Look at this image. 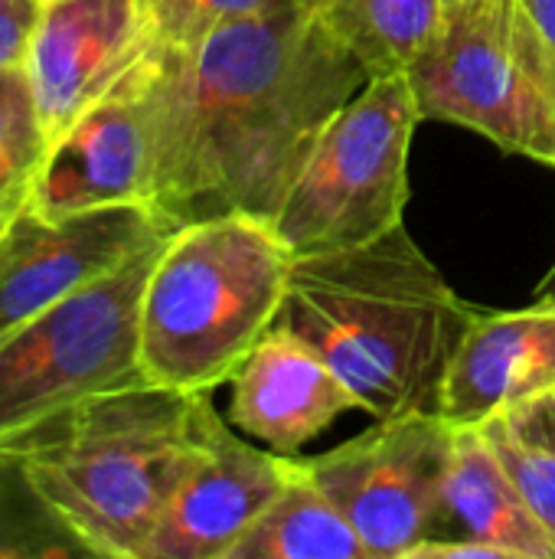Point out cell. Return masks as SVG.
I'll return each instance as SVG.
<instances>
[{"label": "cell", "instance_id": "11", "mask_svg": "<svg viewBox=\"0 0 555 559\" xmlns=\"http://www.w3.org/2000/svg\"><path fill=\"white\" fill-rule=\"evenodd\" d=\"M160 46L65 134L46 144L29 210L49 219L150 203V79ZM154 206V203H150Z\"/></svg>", "mask_w": 555, "mask_h": 559}, {"label": "cell", "instance_id": "22", "mask_svg": "<svg viewBox=\"0 0 555 559\" xmlns=\"http://www.w3.org/2000/svg\"><path fill=\"white\" fill-rule=\"evenodd\" d=\"M504 419L523 442L543 449L555 459V386L514 406L510 413H504Z\"/></svg>", "mask_w": 555, "mask_h": 559}, {"label": "cell", "instance_id": "8", "mask_svg": "<svg viewBox=\"0 0 555 559\" xmlns=\"http://www.w3.org/2000/svg\"><path fill=\"white\" fill-rule=\"evenodd\" d=\"M455 449V423L438 409L376 419L357 439L304 459L314 481L353 524L370 559H409L432 540Z\"/></svg>", "mask_w": 555, "mask_h": 559}, {"label": "cell", "instance_id": "18", "mask_svg": "<svg viewBox=\"0 0 555 559\" xmlns=\"http://www.w3.org/2000/svg\"><path fill=\"white\" fill-rule=\"evenodd\" d=\"M46 138L36 118L26 72H0V242L23 210H29Z\"/></svg>", "mask_w": 555, "mask_h": 559}, {"label": "cell", "instance_id": "19", "mask_svg": "<svg viewBox=\"0 0 555 559\" xmlns=\"http://www.w3.org/2000/svg\"><path fill=\"white\" fill-rule=\"evenodd\" d=\"M285 0H150L157 43L164 49H190L209 33L258 16Z\"/></svg>", "mask_w": 555, "mask_h": 559}, {"label": "cell", "instance_id": "17", "mask_svg": "<svg viewBox=\"0 0 555 559\" xmlns=\"http://www.w3.org/2000/svg\"><path fill=\"white\" fill-rule=\"evenodd\" d=\"M370 79L409 72L442 29L448 0H314Z\"/></svg>", "mask_w": 555, "mask_h": 559}, {"label": "cell", "instance_id": "1", "mask_svg": "<svg viewBox=\"0 0 555 559\" xmlns=\"http://www.w3.org/2000/svg\"><path fill=\"white\" fill-rule=\"evenodd\" d=\"M366 79L314 0H285L190 49L160 46L150 203L180 226L229 213L275 223L317 134Z\"/></svg>", "mask_w": 555, "mask_h": 559}, {"label": "cell", "instance_id": "4", "mask_svg": "<svg viewBox=\"0 0 555 559\" xmlns=\"http://www.w3.org/2000/svg\"><path fill=\"white\" fill-rule=\"evenodd\" d=\"M291 262L275 223L249 213L170 233L141 298L144 380L183 393L226 386L278 321Z\"/></svg>", "mask_w": 555, "mask_h": 559}, {"label": "cell", "instance_id": "13", "mask_svg": "<svg viewBox=\"0 0 555 559\" xmlns=\"http://www.w3.org/2000/svg\"><path fill=\"white\" fill-rule=\"evenodd\" d=\"M229 386V426L278 455H298L343 413L360 409L330 364L281 324L245 354Z\"/></svg>", "mask_w": 555, "mask_h": 559}, {"label": "cell", "instance_id": "24", "mask_svg": "<svg viewBox=\"0 0 555 559\" xmlns=\"http://www.w3.org/2000/svg\"><path fill=\"white\" fill-rule=\"evenodd\" d=\"M536 298H555V262L546 269V275L536 285Z\"/></svg>", "mask_w": 555, "mask_h": 559}, {"label": "cell", "instance_id": "15", "mask_svg": "<svg viewBox=\"0 0 555 559\" xmlns=\"http://www.w3.org/2000/svg\"><path fill=\"white\" fill-rule=\"evenodd\" d=\"M435 537L487 540L514 559H555V540L527 504L484 426H455Z\"/></svg>", "mask_w": 555, "mask_h": 559}, {"label": "cell", "instance_id": "23", "mask_svg": "<svg viewBox=\"0 0 555 559\" xmlns=\"http://www.w3.org/2000/svg\"><path fill=\"white\" fill-rule=\"evenodd\" d=\"M536 26L546 33V39L555 46V0H523Z\"/></svg>", "mask_w": 555, "mask_h": 559}, {"label": "cell", "instance_id": "20", "mask_svg": "<svg viewBox=\"0 0 555 559\" xmlns=\"http://www.w3.org/2000/svg\"><path fill=\"white\" fill-rule=\"evenodd\" d=\"M494 442V449L500 452V459L507 462L510 475L517 478L527 504L533 508V514L540 518V524L550 531L555 540V459L546 455L543 449L523 442L504 416H494L487 423H481Z\"/></svg>", "mask_w": 555, "mask_h": 559}, {"label": "cell", "instance_id": "14", "mask_svg": "<svg viewBox=\"0 0 555 559\" xmlns=\"http://www.w3.org/2000/svg\"><path fill=\"white\" fill-rule=\"evenodd\" d=\"M555 386V298L523 311H478L438 396L455 426H481Z\"/></svg>", "mask_w": 555, "mask_h": 559}, {"label": "cell", "instance_id": "9", "mask_svg": "<svg viewBox=\"0 0 555 559\" xmlns=\"http://www.w3.org/2000/svg\"><path fill=\"white\" fill-rule=\"evenodd\" d=\"M177 219L150 203L101 206L62 219L23 210L0 242V341L111 275L154 242H164Z\"/></svg>", "mask_w": 555, "mask_h": 559}, {"label": "cell", "instance_id": "16", "mask_svg": "<svg viewBox=\"0 0 555 559\" xmlns=\"http://www.w3.org/2000/svg\"><path fill=\"white\" fill-rule=\"evenodd\" d=\"M229 559H370L353 524L314 481L304 459L291 455V472L272 504L258 514Z\"/></svg>", "mask_w": 555, "mask_h": 559}, {"label": "cell", "instance_id": "21", "mask_svg": "<svg viewBox=\"0 0 555 559\" xmlns=\"http://www.w3.org/2000/svg\"><path fill=\"white\" fill-rule=\"evenodd\" d=\"M46 0H0V72L26 66Z\"/></svg>", "mask_w": 555, "mask_h": 559}, {"label": "cell", "instance_id": "6", "mask_svg": "<svg viewBox=\"0 0 555 559\" xmlns=\"http://www.w3.org/2000/svg\"><path fill=\"white\" fill-rule=\"evenodd\" d=\"M409 82L422 121L478 131L555 170V46L523 0H455Z\"/></svg>", "mask_w": 555, "mask_h": 559}, {"label": "cell", "instance_id": "5", "mask_svg": "<svg viewBox=\"0 0 555 559\" xmlns=\"http://www.w3.org/2000/svg\"><path fill=\"white\" fill-rule=\"evenodd\" d=\"M164 242L0 341V472L82 403L144 383L141 298Z\"/></svg>", "mask_w": 555, "mask_h": 559}, {"label": "cell", "instance_id": "7", "mask_svg": "<svg viewBox=\"0 0 555 559\" xmlns=\"http://www.w3.org/2000/svg\"><path fill=\"white\" fill-rule=\"evenodd\" d=\"M419 124L422 111L409 72L366 79L337 108L275 216L291 255L363 246L402 223Z\"/></svg>", "mask_w": 555, "mask_h": 559}, {"label": "cell", "instance_id": "10", "mask_svg": "<svg viewBox=\"0 0 555 559\" xmlns=\"http://www.w3.org/2000/svg\"><path fill=\"white\" fill-rule=\"evenodd\" d=\"M157 46L150 0H46L23 66L46 144L111 95Z\"/></svg>", "mask_w": 555, "mask_h": 559}, {"label": "cell", "instance_id": "3", "mask_svg": "<svg viewBox=\"0 0 555 559\" xmlns=\"http://www.w3.org/2000/svg\"><path fill=\"white\" fill-rule=\"evenodd\" d=\"M213 393L134 383L101 393L13 468L43 514L85 554L144 559L177 485L200 455Z\"/></svg>", "mask_w": 555, "mask_h": 559}, {"label": "cell", "instance_id": "25", "mask_svg": "<svg viewBox=\"0 0 555 559\" xmlns=\"http://www.w3.org/2000/svg\"><path fill=\"white\" fill-rule=\"evenodd\" d=\"M448 3H455V0H448Z\"/></svg>", "mask_w": 555, "mask_h": 559}, {"label": "cell", "instance_id": "12", "mask_svg": "<svg viewBox=\"0 0 555 559\" xmlns=\"http://www.w3.org/2000/svg\"><path fill=\"white\" fill-rule=\"evenodd\" d=\"M288 472L291 455L239 439L213 406L200 455L177 485L144 559H229Z\"/></svg>", "mask_w": 555, "mask_h": 559}, {"label": "cell", "instance_id": "2", "mask_svg": "<svg viewBox=\"0 0 555 559\" xmlns=\"http://www.w3.org/2000/svg\"><path fill=\"white\" fill-rule=\"evenodd\" d=\"M471 308L399 223L363 246L294 255L281 328L307 341L350 386L360 409L393 419L438 409Z\"/></svg>", "mask_w": 555, "mask_h": 559}]
</instances>
